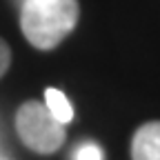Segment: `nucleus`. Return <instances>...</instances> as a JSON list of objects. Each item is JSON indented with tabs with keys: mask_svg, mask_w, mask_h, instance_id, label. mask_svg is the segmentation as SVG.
Returning a JSON list of instances; mask_svg holds the SVG:
<instances>
[{
	"mask_svg": "<svg viewBox=\"0 0 160 160\" xmlns=\"http://www.w3.org/2000/svg\"><path fill=\"white\" fill-rule=\"evenodd\" d=\"M78 16V0H22L20 29L36 49L49 51L76 29Z\"/></svg>",
	"mask_w": 160,
	"mask_h": 160,
	"instance_id": "obj_1",
	"label": "nucleus"
},
{
	"mask_svg": "<svg viewBox=\"0 0 160 160\" xmlns=\"http://www.w3.org/2000/svg\"><path fill=\"white\" fill-rule=\"evenodd\" d=\"M16 129L20 140L38 153H53L65 142V125L51 116L47 105L29 100L16 113Z\"/></svg>",
	"mask_w": 160,
	"mask_h": 160,
	"instance_id": "obj_2",
	"label": "nucleus"
},
{
	"mask_svg": "<svg viewBox=\"0 0 160 160\" xmlns=\"http://www.w3.org/2000/svg\"><path fill=\"white\" fill-rule=\"evenodd\" d=\"M131 160H160V120L142 125L133 133Z\"/></svg>",
	"mask_w": 160,
	"mask_h": 160,
	"instance_id": "obj_3",
	"label": "nucleus"
},
{
	"mask_svg": "<svg viewBox=\"0 0 160 160\" xmlns=\"http://www.w3.org/2000/svg\"><path fill=\"white\" fill-rule=\"evenodd\" d=\"M45 105L47 109L51 111V116L58 120L60 125H67L71 122V118H73V109L69 105V100L62 91H58V89H47L45 91Z\"/></svg>",
	"mask_w": 160,
	"mask_h": 160,
	"instance_id": "obj_4",
	"label": "nucleus"
},
{
	"mask_svg": "<svg viewBox=\"0 0 160 160\" xmlns=\"http://www.w3.org/2000/svg\"><path fill=\"white\" fill-rule=\"evenodd\" d=\"M73 160H102V149L93 142H85L76 149Z\"/></svg>",
	"mask_w": 160,
	"mask_h": 160,
	"instance_id": "obj_5",
	"label": "nucleus"
},
{
	"mask_svg": "<svg viewBox=\"0 0 160 160\" xmlns=\"http://www.w3.org/2000/svg\"><path fill=\"white\" fill-rule=\"evenodd\" d=\"M9 65H11V51H9L7 42H5L2 38H0V78L7 73Z\"/></svg>",
	"mask_w": 160,
	"mask_h": 160,
	"instance_id": "obj_6",
	"label": "nucleus"
},
{
	"mask_svg": "<svg viewBox=\"0 0 160 160\" xmlns=\"http://www.w3.org/2000/svg\"><path fill=\"white\" fill-rule=\"evenodd\" d=\"M13 2H18V5H20V2H22V0H13Z\"/></svg>",
	"mask_w": 160,
	"mask_h": 160,
	"instance_id": "obj_7",
	"label": "nucleus"
}]
</instances>
